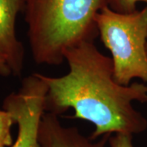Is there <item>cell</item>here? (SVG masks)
I'll return each instance as SVG.
<instances>
[{"mask_svg": "<svg viewBox=\"0 0 147 147\" xmlns=\"http://www.w3.org/2000/svg\"><path fill=\"white\" fill-rule=\"evenodd\" d=\"M69 72L61 77L38 73L47 87L45 112L60 116L69 109L74 118L95 127L92 139L104 135L140 134L147 129V119L132 105L147 102V85L127 86L114 79L112 59L101 53L94 42H80L64 53Z\"/></svg>", "mask_w": 147, "mask_h": 147, "instance_id": "cell-1", "label": "cell"}, {"mask_svg": "<svg viewBox=\"0 0 147 147\" xmlns=\"http://www.w3.org/2000/svg\"><path fill=\"white\" fill-rule=\"evenodd\" d=\"M108 0H26L25 21L32 59L60 65L64 53L98 37L96 16Z\"/></svg>", "mask_w": 147, "mask_h": 147, "instance_id": "cell-2", "label": "cell"}, {"mask_svg": "<svg viewBox=\"0 0 147 147\" xmlns=\"http://www.w3.org/2000/svg\"><path fill=\"white\" fill-rule=\"evenodd\" d=\"M96 21L98 36L111 53L115 80L124 86L134 79L147 84V6L131 13L106 6Z\"/></svg>", "mask_w": 147, "mask_h": 147, "instance_id": "cell-3", "label": "cell"}, {"mask_svg": "<svg viewBox=\"0 0 147 147\" xmlns=\"http://www.w3.org/2000/svg\"><path fill=\"white\" fill-rule=\"evenodd\" d=\"M47 87L38 73L22 79L16 92L7 95L3 108L11 112L18 131L11 147H39L38 130L44 110Z\"/></svg>", "mask_w": 147, "mask_h": 147, "instance_id": "cell-4", "label": "cell"}, {"mask_svg": "<svg viewBox=\"0 0 147 147\" xmlns=\"http://www.w3.org/2000/svg\"><path fill=\"white\" fill-rule=\"evenodd\" d=\"M25 5L26 0H0V57L15 77H21L24 69L25 47L17 38L16 22Z\"/></svg>", "mask_w": 147, "mask_h": 147, "instance_id": "cell-5", "label": "cell"}, {"mask_svg": "<svg viewBox=\"0 0 147 147\" xmlns=\"http://www.w3.org/2000/svg\"><path fill=\"white\" fill-rule=\"evenodd\" d=\"M111 135L97 139L86 137L76 127L62 124L59 116L44 112L39 125V147H106Z\"/></svg>", "mask_w": 147, "mask_h": 147, "instance_id": "cell-6", "label": "cell"}, {"mask_svg": "<svg viewBox=\"0 0 147 147\" xmlns=\"http://www.w3.org/2000/svg\"><path fill=\"white\" fill-rule=\"evenodd\" d=\"M15 120L11 112L0 110V147H9L13 144L11 129Z\"/></svg>", "mask_w": 147, "mask_h": 147, "instance_id": "cell-7", "label": "cell"}, {"mask_svg": "<svg viewBox=\"0 0 147 147\" xmlns=\"http://www.w3.org/2000/svg\"><path fill=\"white\" fill-rule=\"evenodd\" d=\"M147 0H108V6L112 10L120 13H131L137 11V3Z\"/></svg>", "mask_w": 147, "mask_h": 147, "instance_id": "cell-8", "label": "cell"}, {"mask_svg": "<svg viewBox=\"0 0 147 147\" xmlns=\"http://www.w3.org/2000/svg\"><path fill=\"white\" fill-rule=\"evenodd\" d=\"M109 147H134L132 143V135L125 133H115L110 137Z\"/></svg>", "mask_w": 147, "mask_h": 147, "instance_id": "cell-9", "label": "cell"}, {"mask_svg": "<svg viewBox=\"0 0 147 147\" xmlns=\"http://www.w3.org/2000/svg\"><path fill=\"white\" fill-rule=\"evenodd\" d=\"M11 74L9 66L7 65V64L5 61L2 57H0V76L3 77H9Z\"/></svg>", "mask_w": 147, "mask_h": 147, "instance_id": "cell-10", "label": "cell"}, {"mask_svg": "<svg viewBox=\"0 0 147 147\" xmlns=\"http://www.w3.org/2000/svg\"><path fill=\"white\" fill-rule=\"evenodd\" d=\"M146 51H147V44H146Z\"/></svg>", "mask_w": 147, "mask_h": 147, "instance_id": "cell-11", "label": "cell"}]
</instances>
